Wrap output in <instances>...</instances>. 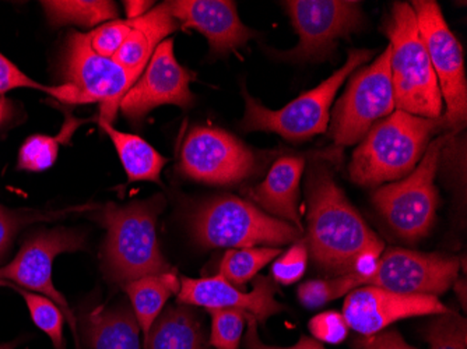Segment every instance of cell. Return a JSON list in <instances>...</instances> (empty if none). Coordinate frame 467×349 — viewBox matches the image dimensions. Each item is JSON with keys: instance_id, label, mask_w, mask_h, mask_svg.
Masks as SVG:
<instances>
[{"instance_id": "obj_1", "label": "cell", "mask_w": 467, "mask_h": 349, "mask_svg": "<svg viewBox=\"0 0 467 349\" xmlns=\"http://www.w3.org/2000/svg\"><path fill=\"white\" fill-rule=\"evenodd\" d=\"M308 253L319 269L340 277L351 274L358 256L384 253V242L366 224L333 180L327 165H312L306 178Z\"/></svg>"}, {"instance_id": "obj_2", "label": "cell", "mask_w": 467, "mask_h": 349, "mask_svg": "<svg viewBox=\"0 0 467 349\" xmlns=\"http://www.w3.org/2000/svg\"><path fill=\"white\" fill-rule=\"evenodd\" d=\"M164 207L165 199L154 196L126 206H97L88 212L90 220L107 230L99 257L109 282L123 287L147 275L174 272L162 256L157 236V221Z\"/></svg>"}, {"instance_id": "obj_3", "label": "cell", "mask_w": 467, "mask_h": 349, "mask_svg": "<svg viewBox=\"0 0 467 349\" xmlns=\"http://www.w3.org/2000/svg\"><path fill=\"white\" fill-rule=\"evenodd\" d=\"M448 128L443 117L427 119L396 109L375 123L357 147L348 165L350 180L367 188L403 180L421 161L435 136Z\"/></svg>"}, {"instance_id": "obj_4", "label": "cell", "mask_w": 467, "mask_h": 349, "mask_svg": "<svg viewBox=\"0 0 467 349\" xmlns=\"http://www.w3.org/2000/svg\"><path fill=\"white\" fill-rule=\"evenodd\" d=\"M384 31L389 38V69L396 109L427 119L442 117L443 101L437 76L410 4H393Z\"/></svg>"}, {"instance_id": "obj_5", "label": "cell", "mask_w": 467, "mask_h": 349, "mask_svg": "<svg viewBox=\"0 0 467 349\" xmlns=\"http://www.w3.org/2000/svg\"><path fill=\"white\" fill-rule=\"evenodd\" d=\"M191 230L196 242L206 249L273 248L298 242L303 235L294 225L234 196L201 204L191 217Z\"/></svg>"}, {"instance_id": "obj_6", "label": "cell", "mask_w": 467, "mask_h": 349, "mask_svg": "<svg viewBox=\"0 0 467 349\" xmlns=\"http://www.w3.org/2000/svg\"><path fill=\"white\" fill-rule=\"evenodd\" d=\"M375 51L368 49H350L348 60L340 69L336 70L329 78L322 81L314 90L301 94L298 98L273 111L264 107L262 102L251 97L244 88L245 99V117L243 126L246 132H273L285 140L304 141L314 136L321 135L327 128L330 119V107L338 88L348 80L351 73L374 56Z\"/></svg>"}, {"instance_id": "obj_7", "label": "cell", "mask_w": 467, "mask_h": 349, "mask_svg": "<svg viewBox=\"0 0 467 349\" xmlns=\"http://www.w3.org/2000/svg\"><path fill=\"white\" fill-rule=\"evenodd\" d=\"M450 138H435L413 172L399 182L380 186L372 196V203L393 232L409 242L429 235L434 225L438 209L435 177Z\"/></svg>"}, {"instance_id": "obj_8", "label": "cell", "mask_w": 467, "mask_h": 349, "mask_svg": "<svg viewBox=\"0 0 467 349\" xmlns=\"http://www.w3.org/2000/svg\"><path fill=\"white\" fill-rule=\"evenodd\" d=\"M389 56L388 46L369 67L354 73L345 96L336 104L330 136L337 146L358 143L375 123L395 112Z\"/></svg>"}, {"instance_id": "obj_9", "label": "cell", "mask_w": 467, "mask_h": 349, "mask_svg": "<svg viewBox=\"0 0 467 349\" xmlns=\"http://www.w3.org/2000/svg\"><path fill=\"white\" fill-rule=\"evenodd\" d=\"M84 248L86 236L80 231L63 227L36 231L26 239L17 256L6 266L0 267V281L15 283L17 287L47 296L59 306L65 319L69 323L76 349H81L78 319L67 298L52 282V266L59 254L73 253L83 251Z\"/></svg>"}, {"instance_id": "obj_10", "label": "cell", "mask_w": 467, "mask_h": 349, "mask_svg": "<svg viewBox=\"0 0 467 349\" xmlns=\"http://www.w3.org/2000/svg\"><path fill=\"white\" fill-rule=\"evenodd\" d=\"M258 167V156L223 128H193L181 146L178 169L183 177L206 185H237L251 178Z\"/></svg>"}, {"instance_id": "obj_11", "label": "cell", "mask_w": 467, "mask_h": 349, "mask_svg": "<svg viewBox=\"0 0 467 349\" xmlns=\"http://www.w3.org/2000/svg\"><path fill=\"white\" fill-rule=\"evenodd\" d=\"M432 69L437 76L442 101L447 104L443 115L450 128H461L467 117V84L463 49L443 18L434 0H414L410 4Z\"/></svg>"}, {"instance_id": "obj_12", "label": "cell", "mask_w": 467, "mask_h": 349, "mask_svg": "<svg viewBox=\"0 0 467 349\" xmlns=\"http://www.w3.org/2000/svg\"><path fill=\"white\" fill-rule=\"evenodd\" d=\"M294 31L300 36L296 48L280 52L290 62L321 60L329 56L338 39L361 28L364 21L361 2L351 0H290L283 2Z\"/></svg>"}, {"instance_id": "obj_13", "label": "cell", "mask_w": 467, "mask_h": 349, "mask_svg": "<svg viewBox=\"0 0 467 349\" xmlns=\"http://www.w3.org/2000/svg\"><path fill=\"white\" fill-rule=\"evenodd\" d=\"M67 84L75 88V104L101 105V119L111 123L123 96L138 81L119 63L97 55L86 34L70 33L65 54Z\"/></svg>"}, {"instance_id": "obj_14", "label": "cell", "mask_w": 467, "mask_h": 349, "mask_svg": "<svg viewBox=\"0 0 467 349\" xmlns=\"http://www.w3.org/2000/svg\"><path fill=\"white\" fill-rule=\"evenodd\" d=\"M461 260L440 253L389 249L361 287H377L406 295H442L458 280Z\"/></svg>"}, {"instance_id": "obj_15", "label": "cell", "mask_w": 467, "mask_h": 349, "mask_svg": "<svg viewBox=\"0 0 467 349\" xmlns=\"http://www.w3.org/2000/svg\"><path fill=\"white\" fill-rule=\"evenodd\" d=\"M196 75L178 62L174 39L162 41L146 69L120 101V111L128 119L139 120L162 105L189 108L193 102L191 83Z\"/></svg>"}, {"instance_id": "obj_16", "label": "cell", "mask_w": 467, "mask_h": 349, "mask_svg": "<svg viewBox=\"0 0 467 349\" xmlns=\"http://www.w3.org/2000/svg\"><path fill=\"white\" fill-rule=\"evenodd\" d=\"M450 309L431 295H406L377 287H359L348 293L343 317L348 329L358 335L384 332L399 320L419 316H437Z\"/></svg>"}, {"instance_id": "obj_17", "label": "cell", "mask_w": 467, "mask_h": 349, "mask_svg": "<svg viewBox=\"0 0 467 349\" xmlns=\"http://www.w3.org/2000/svg\"><path fill=\"white\" fill-rule=\"evenodd\" d=\"M180 281L178 302L189 306H201L207 311L238 309L252 314L258 323L285 311V306L275 301V288L267 277L256 278L251 293H244L222 275L198 280L182 277Z\"/></svg>"}, {"instance_id": "obj_18", "label": "cell", "mask_w": 467, "mask_h": 349, "mask_svg": "<svg viewBox=\"0 0 467 349\" xmlns=\"http://www.w3.org/2000/svg\"><path fill=\"white\" fill-rule=\"evenodd\" d=\"M181 27L192 28L206 36L210 49L227 55L246 46L256 36L243 25L237 5L228 0H175L168 2Z\"/></svg>"}, {"instance_id": "obj_19", "label": "cell", "mask_w": 467, "mask_h": 349, "mask_svg": "<svg viewBox=\"0 0 467 349\" xmlns=\"http://www.w3.org/2000/svg\"><path fill=\"white\" fill-rule=\"evenodd\" d=\"M306 159L300 157H282L270 168L266 178L248 190L254 203L272 217L294 225L303 232L298 200Z\"/></svg>"}, {"instance_id": "obj_20", "label": "cell", "mask_w": 467, "mask_h": 349, "mask_svg": "<svg viewBox=\"0 0 467 349\" xmlns=\"http://www.w3.org/2000/svg\"><path fill=\"white\" fill-rule=\"evenodd\" d=\"M132 21V30L115 55L114 60L139 78L146 69L147 63L150 62L157 46L180 30L181 26L172 15L168 2L153 7L150 12Z\"/></svg>"}, {"instance_id": "obj_21", "label": "cell", "mask_w": 467, "mask_h": 349, "mask_svg": "<svg viewBox=\"0 0 467 349\" xmlns=\"http://www.w3.org/2000/svg\"><path fill=\"white\" fill-rule=\"evenodd\" d=\"M81 333L91 349H140V325L125 303L94 309L81 319Z\"/></svg>"}, {"instance_id": "obj_22", "label": "cell", "mask_w": 467, "mask_h": 349, "mask_svg": "<svg viewBox=\"0 0 467 349\" xmlns=\"http://www.w3.org/2000/svg\"><path fill=\"white\" fill-rule=\"evenodd\" d=\"M144 338V349H207L203 323L189 304L164 309Z\"/></svg>"}, {"instance_id": "obj_23", "label": "cell", "mask_w": 467, "mask_h": 349, "mask_svg": "<svg viewBox=\"0 0 467 349\" xmlns=\"http://www.w3.org/2000/svg\"><path fill=\"white\" fill-rule=\"evenodd\" d=\"M99 126L114 143L126 177L130 183L149 180L160 183L162 168L167 164V159L162 157L154 147L143 139L130 133L117 130L111 123L99 120Z\"/></svg>"}, {"instance_id": "obj_24", "label": "cell", "mask_w": 467, "mask_h": 349, "mask_svg": "<svg viewBox=\"0 0 467 349\" xmlns=\"http://www.w3.org/2000/svg\"><path fill=\"white\" fill-rule=\"evenodd\" d=\"M122 288L130 296L133 313L146 335L164 311L168 299L180 293L181 281L175 272H164L130 281Z\"/></svg>"}, {"instance_id": "obj_25", "label": "cell", "mask_w": 467, "mask_h": 349, "mask_svg": "<svg viewBox=\"0 0 467 349\" xmlns=\"http://www.w3.org/2000/svg\"><path fill=\"white\" fill-rule=\"evenodd\" d=\"M41 5L54 26L96 27L118 17L117 5L109 0H48Z\"/></svg>"}, {"instance_id": "obj_26", "label": "cell", "mask_w": 467, "mask_h": 349, "mask_svg": "<svg viewBox=\"0 0 467 349\" xmlns=\"http://www.w3.org/2000/svg\"><path fill=\"white\" fill-rule=\"evenodd\" d=\"M97 209V204L69 207L59 211H28V210H9L0 204V263L6 259L13 248L18 231L26 225L36 222H51L70 214H88Z\"/></svg>"}, {"instance_id": "obj_27", "label": "cell", "mask_w": 467, "mask_h": 349, "mask_svg": "<svg viewBox=\"0 0 467 349\" xmlns=\"http://www.w3.org/2000/svg\"><path fill=\"white\" fill-rule=\"evenodd\" d=\"M280 254L282 249L279 248L230 249L220 263V275L235 287L243 288Z\"/></svg>"}, {"instance_id": "obj_28", "label": "cell", "mask_w": 467, "mask_h": 349, "mask_svg": "<svg viewBox=\"0 0 467 349\" xmlns=\"http://www.w3.org/2000/svg\"><path fill=\"white\" fill-rule=\"evenodd\" d=\"M0 287L10 288L21 295V298L25 299L27 303L34 324L51 338L54 348L67 349L65 348V338H63V323L67 319L55 302L47 296L30 293L25 288L17 287L15 283L6 282V281H0Z\"/></svg>"}, {"instance_id": "obj_29", "label": "cell", "mask_w": 467, "mask_h": 349, "mask_svg": "<svg viewBox=\"0 0 467 349\" xmlns=\"http://www.w3.org/2000/svg\"><path fill=\"white\" fill-rule=\"evenodd\" d=\"M78 123L65 126L63 132L57 138L51 136H31L21 146L18 154V169L41 172L55 164L59 151V143L63 139L69 138Z\"/></svg>"}, {"instance_id": "obj_30", "label": "cell", "mask_w": 467, "mask_h": 349, "mask_svg": "<svg viewBox=\"0 0 467 349\" xmlns=\"http://www.w3.org/2000/svg\"><path fill=\"white\" fill-rule=\"evenodd\" d=\"M430 349H467V322L456 312L437 314L424 330Z\"/></svg>"}, {"instance_id": "obj_31", "label": "cell", "mask_w": 467, "mask_h": 349, "mask_svg": "<svg viewBox=\"0 0 467 349\" xmlns=\"http://www.w3.org/2000/svg\"><path fill=\"white\" fill-rule=\"evenodd\" d=\"M16 88L42 91L65 104L75 105V88L72 86L67 83L62 86H44V84L28 77L16 65H13L12 60L0 54V96H4L7 91L16 90Z\"/></svg>"}, {"instance_id": "obj_32", "label": "cell", "mask_w": 467, "mask_h": 349, "mask_svg": "<svg viewBox=\"0 0 467 349\" xmlns=\"http://www.w3.org/2000/svg\"><path fill=\"white\" fill-rule=\"evenodd\" d=\"M210 344L216 349H238L249 314L238 309H214Z\"/></svg>"}, {"instance_id": "obj_33", "label": "cell", "mask_w": 467, "mask_h": 349, "mask_svg": "<svg viewBox=\"0 0 467 349\" xmlns=\"http://www.w3.org/2000/svg\"><path fill=\"white\" fill-rule=\"evenodd\" d=\"M132 20H112L94 28L88 36V46L102 57L114 59L132 30Z\"/></svg>"}, {"instance_id": "obj_34", "label": "cell", "mask_w": 467, "mask_h": 349, "mask_svg": "<svg viewBox=\"0 0 467 349\" xmlns=\"http://www.w3.org/2000/svg\"><path fill=\"white\" fill-rule=\"evenodd\" d=\"M306 264H308V248L306 241H300L275 260L272 267L273 278L275 282L291 285L303 278Z\"/></svg>"}, {"instance_id": "obj_35", "label": "cell", "mask_w": 467, "mask_h": 349, "mask_svg": "<svg viewBox=\"0 0 467 349\" xmlns=\"http://www.w3.org/2000/svg\"><path fill=\"white\" fill-rule=\"evenodd\" d=\"M309 330L315 340L327 344H340L348 338V325L342 313L325 312L309 322Z\"/></svg>"}, {"instance_id": "obj_36", "label": "cell", "mask_w": 467, "mask_h": 349, "mask_svg": "<svg viewBox=\"0 0 467 349\" xmlns=\"http://www.w3.org/2000/svg\"><path fill=\"white\" fill-rule=\"evenodd\" d=\"M351 349H417L409 345L405 338L395 330L379 332L372 335H359L351 343Z\"/></svg>"}, {"instance_id": "obj_37", "label": "cell", "mask_w": 467, "mask_h": 349, "mask_svg": "<svg viewBox=\"0 0 467 349\" xmlns=\"http://www.w3.org/2000/svg\"><path fill=\"white\" fill-rule=\"evenodd\" d=\"M298 299L308 309L322 308L333 301L329 280H314L301 283L298 288Z\"/></svg>"}, {"instance_id": "obj_38", "label": "cell", "mask_w": 467, "mask_h": 349, "mask_svg": "<svg viewBox=\"0 0 467 349\" xmlns=\"http://www.w3.org/2000/svg\"><path fill=\"white\" fill-rule=\"evenodd\" d=\"M246 324H248V330H246L245 335L246 349H325L317 340L304 337V335L300 338L298 344L290 346V348H279V346L266 345V344L262 343L261 338H259L258 320L254 319L252 314H249L248 319H246Z\"/></svg>"}, {"instance_id": "obj_39", "label": "cell", "mask_w": 467, "mask_h": 349, "mask_svg": "<svg viewBox=\"0 0 467 349\" xmlns=\"http://www.w3.org/2000/svg\"><path fill=\"white\" fill-rule=\"evenodd\" d=\"M154 2H141V0H126L123 2L125 7L126 20H136L153 9Z\"/></svg>"}, {"instance_id": "obj_40", "label": "cell", "mask_w": 467, "mask_h": 349, "mask_svg": "<svg viewBox=\"0 0 467 349\" xmlns=\"http://www.w3.org/2000/svg\"><path fill=\"white\" fill-rule=\"evenodd\" d=\"M5 115H6V102L0 98V125L4 122Z\"/></svg>"}, {"instance_id": "obj_41", "label": "cell", "mask_w": 467, "mask_h": 349, "mask_svg": "<svg viewBox=\"0 0 467 349\" xmlns=\"http://www.w3.org/2000/svg\"><path fill=\"white\" fill-rule=\"evenodd\" d=\"M20 343L21 340H16L13 343L0 344V349H15Z\"/></svg>"}]
</instances>
